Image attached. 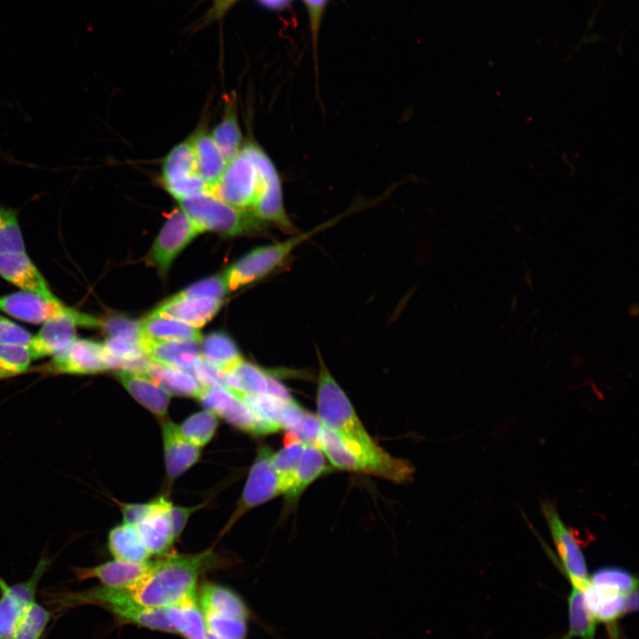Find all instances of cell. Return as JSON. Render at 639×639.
I'll return each mask as SVG.
<instances>
[{"mask_svg": "<svg viewBox=\"0 0 639 639\" xmlns=\"http://www.w3.org/2000/svg\"><path fill=\"white\" fill-rule=\"evenodd\" d=\"M211 548L193 555H164L153 561L146 575L134 586L125 588L139 604L164 608L197 594L198 579L217 566Z\"/></svg>", "mask_w": 639, "mask_h": 639, "instance_id": "1", "label": "cell"}, {"mask_svg": "<svg viewBox=\"0 0 639 639\" xmlns=\"http://www.w3.org/2000/svg\"><path fill=\"white\" fill-rule=\"evenodd\" d=\"M318 446L336 469L380 477L398 484H406L413 479L412 463L389 454L375 440H350L322 427Z\"/></svg>", "mask_w": 639, "mask_h": 639, "instance_id": "2", "label": "cell"}, {"mask_svg": "<svg viewBox=\"0 0 639 639\" xmlns=\"http://www.w3.org/2000/svg\"><path fill=\"white\" fill-rule=\"evenodd\" d=\"M361 206V203H355L338 216L306 232L296 233L282 241L250 250L224 272L230 290L237 289L264 278L282 264L296 247L315 234L335 225Z\"/></svg>", "mask_w": 639, "mask_h": 639, "instance_id": "3", "label": "cell"}, {"mask_svg": "<svg viewBox=\"0 0 639 639\" xmlns=\"http://www.w3.org/2000/svg\"><path fill=\"white\" fill-rule=\"evenodd\" d=\"M319 375L316 391L317 417L325 429L338 436L361 442H372L348 396L325 363L319 349Z\"/></svg>", "mask_w": 639, "mask_h": 639, "instance_id": "4", "label": "cell"}, {"mask_svg": "<svg viewBox=\"0 0 639 639\" xmlns=\"http://www.w3.org/2000/svg\"><path fill=\"white\" fill-rule=\"evenodd\" d=\"M178 202L202 233L214 232L234 237L258 233L265 226L250 211L226 203L211 191L199 193Z\"/></svg>", "mask_w": 639, "mask_h": 639, "instance_id": "5", "label": "cell"}, {"mask_svg": "<svg viewBox=\"0 0 639 639\" xmlns=\"http://www.w3.org/2000/svg\"><path fill=\"white\" fill-rule=\"evenodd\" d=\"M72 606L98 604L110 611L122 621L153 630L174 633L165 608L146 607L135 602L125 588L96 587L87 590L69 592Z\"/></svg>", "mask_w": 639, "mask_h": 639, "instance_id": "6", "label": "cell"}, {"mask_svg": "<svg viewBox=\"0 0 639 639\" xmlns=\"http://www.w3.org/2000/svg\"><path fill=\"white\" fill-rule=\"evenodd\" d=\"M261 189V173L243 145L241 152L227 163L219 181L210 191L226 203L251 212L260 197Z\"/></svg>", "mask_w": 639, "mask_h": 639, "instance_id": "7", "label": "cell"}, {"mask_svg": "<svg viewBox=\"0 0 639 639\" xmlns=\"http://www.w3.org/2000/svg\"><path fill=\"white\" fill-rule=\"evenodd\" d=\"M244 146L255 160L262 177L260 197L252 214L265 225L271 224L295 234L297 230L285 209L282 183L275 164L257 143L248 141Z\"/></svg>", "mask_w": 639, "mask_h": 639, "instance_id": "8", "label": "cell"}, {"mask_svg": "<svg viewBox=\"0 0 639 639\" xmlns=\"http://www.w3.org/2000/svg\"><path fill=\"white\" fill-rule=\"evenodd\" d=\"M100 327V319L64 305L47 319L27 345L32 360L53 357L77 339V327Z\"/></svg>", "mask_w": 639, "mask_h": 639, "instance_id": "9", "label": "cell"}, {"mask_svg": "<svg viewBox=\"0 0 639 639\" xmlns=\"http://www.w3.org/2000/svg\"><path fill=\"white\" fill-rule=\"evenodd\" d=\"M273 451L258 447L237 506L225 526L226 532L245 513L282 494L280 481L272 464Z\"/></svg>", "mask_w": 639, "mask_h": 639, "instance_id": "10", "label": "cell"}, {"mask_svg": "<svg viewBox=\"0 0 639 639\" xmlns=\"http://www.w3.org/2000/svg\"><path fill=\"white\" fill-rule=\"evenodd\" d=\"M161 170L163 188L178 201L209 191L198 174L189 139L170 149L162 161Z\"/></svg>", "mask_w": 639, "mask_h": 639, "instance_id": "11", "label": "cell"}, {"mask_svg": "<svg viewBox=\"0 0 639 639\" xmlns=\"http://www.w3.org/2000/svg\"><path fill=\"white\" fill-rule=\"evenodd\" d=\"M110 369L103 343L76 339L51 359L35 368L43 375H86Z\"/></svg>", "mask_w": 639, "mask_h": 639, "instance_id": "12", "label": "cell"}, {"mask_svg": "<svg viewBox=\"0 0 639 639\" xmlns=\"http://www.w3.org/2000/svg\"><path fill=\"white\" fill-rule=\"evenodd\" d=\"M51 559L43 556L33 574L25 581L7 584L0 578V639H12L28 608L36 602L39 580Z\"/></svg>", "mask_w": 639, "mask_h": 639, "instance_id": "13", "label": "cell"}, {"mask_svg": "<svg viewBox=\"0 0 639 639\" xmlns=\"http://www.w3.org/2000/svg\"><path fill=\"white\" fill-rule=\"evenodd\" d=\"M202 232L178 207L169 215L147 256L148 263L164 276L174 259Z\"/></svg>", "mask_w": 639, "mask_h": 639, "instance_id": "14", "label": "cell"}, {"mask_svg": "<svg viewBox=\"0 0 639 639\" xmlns=\"http://www.w3.org/2000/svg\"><path fill=\"white\" fill-rule=\"evenodd\" d=\"M541 509L554 544L561 559V566L572 586L582 589L588 582L584 554L572 532L560 518L555 506L542 502Z\"/></svg>", "mask_w": 639, "mask_h": 639, "instance_id": "15", "label": "cell"}, {"mask_svg": "<svg viewBox=\"0 0 639 639\" xmlns=\"http://www.w3.org/2000/svg\"><path fill=\"white\" fill-rule=\"evenodd\" d=\"M0 277L20 290L31 292L49 301H59L26 252L1 253Z\"/></svg>", "mask_w": 639, "mask_h": 639, "instance_id": "16", "label": "cell"}, {"mask_svg": "<svg viewBox=\"0 0 639 639\" xmlns=\"http://www.w3.org/2000/svg\"><path fill=\"white\" fill-rule=\"evenodd\" d=\"M201 342L141 338L145 355L153 362L193 373L202 359Z\"/></svg>", "mask_w": 639, "mask_h": 639, "instance_id": "17", "label": "cell"}, {"mask_svg": "<svg viewBox=\"0 0 639 639\" xmlns=\"http://www.w3.org/2000/svg\"><path fill=\"white\" fill-rule=\"evenodd\" d=\"M152 564L149 560L134 563L114 559L93 567H76L74 573L80 581L96 579L103 587L130 588L146 575Z\"/></svg>", "mask_w": 639, "mask_h": 639, "instance_id": "18", "label": "cell"}, {"mask_svg": "<svg viewBox=\"0 0 639 639\" xmlns=\"http://www.w3.org/2000/svg\"><path fill=\"white\" fill-rule=\"evenodd\" d=\"M162 436L167 478L173 482L201 457V448L187 440L178 425L170 421L162 422Z\"/></svg>", "mask_w": 639, "mask_h": 639, "instance_id": "19", "label": "cell"}, {"mask_svg": "<svg viewBox=\"0 0 639 639\" xmlns=\"http://www.w3.org/2000/svg\"><path fill=\"white\" fill-rule=\"evenodd\" d=\"M581 591L586 606L597 623L612 624L626 612L637 608V589L620 594L596 588L588 580Z\"/></svg>", "mask_w": 639, "mask_h": 639, "instance_id": "20", "label": "cell"}, {"mask_svg": "<svg viewBox=\"0 0 639 639\" xmlns=\"http://www.w3.org/2000/svg\"><path fill=\"white\" fill-rule=\"evenodd\" d=\"M222 300L184 296L178 293L162 302L154 312L174 318L195 328L208 323L218 312Z\"/></svg>", "mask_w": 639, "mask_h": 639, "instance_id": "21", "label": "cell"}, {"mask_svg": "<svg viewBox=\"0 0 639 639\" xmlns=\"http://www.w3.org/2000/svg\"><path fill=\"white\" fill-rule=\"evenodd\" d=\"M114 375L140 405L159 418L166 416L170 394L154 379L143 373L126 370H115Z\"/></svg>", "mask_w": 639, "mask_h": 639, "instance_id": "22", "label": "cell"}, {"mask_svg": "<svg viewBox=\"0 0 639 639\" xmlns=\"http://www.w3.org/2000/svg\"><path fill=\"white\" fill-rule=\"evenodd\" d=\"M64 305L60 300L49 301L24 290L0 296L1 312L33 324L43 323Z\"/></svg>", "mask_w": 639, "mask_h": 639, "instance_id": "23", "label": "cell"}, {"mask_svg": "<svg viewBox=\"0 0 639 639\" xmlns=\"http://www.w3.org/2000/svg\"><path fill=\"white\" fill-rule=\"evenodd\" d=\"M198 174L206 183L209 191L222 177L228 162L212 138L204 130H197L189 138Z\"/></svg>", "mask_w": 639, "mask_h": 639, "instance_id": "24", "label": "cell"}, {"mask_svg": "<svg viewBox=\"0 0 639 639\" xmlns=\"http://www.w3.org/2000/svg\"><path fill=\"white\" fill-rule=\"evenodd\" d=\"M198 600L203 614L248 620V611L244 602L225 587L205 583Z\"/></svg>", "mask_w": 639, "mask_h": 639, "instance_id": "25", "label": "cell"}, {"mask_svg": "<svg viewBox=\"0 0 639 639\" xmlns=\"http://www.w3.org/2000/svg\"><path fill=\"white\" fill-rule=\"evenodd\" d=\"M171 505L156 510L135 525L150 555H166L176 540L170 517Z\"/></svg>", "mask_w": 639, "mask_h": 639, "instance_id": "26", "label": "cell"}, {"mask_svg": "<svg viewBox=\"0 0 639 639\" xmlns=\"http://www.w3.org/2000/svg\"><path fill=\"white\" fill-rule=\"evenodd\" d=\"M164 608L174 633L185 639H206L207 628L197 594Z\"/></svg>", "mask_w": 639, "mask_h": 639, "instance_id": "27", "label": "cell"}, {"mask_svg": "<svg viewBox=\"0 0 639 639\" xmlns=\"http://www.w3.org/2000/svg\"><path fill=\"white\" fill-rule=\"evenodd\" d=\"M140 333L153 340H202L198 328L154 311L140 321Z\"/></svg>", "mask_w": 639, "mask_h": 639, "instance_id": "28", "label": "cell"}, {"mask_svg": "<svg viewBox=\"0 0 639 639\" xmlns=\"http://www.w3.org/2000/svg\"><path fill=\"white\" fill-rule=\"evenodd\" d=\"M145 374L154 379L170 394L173 395L196 398L204 387L193 373L151 360Z\"/></svg>", "mask_w": 639, "mask_h": 639, "instance_id": "29", "label": "cell"}, {"mask_svg": "<svg viewBox=\"0 0 639 639\" xmlns=\"http://www.w3.org/2000/svg\"><path fill=\"white\" fill-rule=\"evenodd\" d=\"M107 547L114 558L117 560L143 563L148 561L151 556L136 527L124 523L110 530Z\"/></svg>", "mask_w": 639, "mask_h": 639, "instance_id": "30", "label": "cell"}, {"mask_svg": "<svg viewBox=\"0 0 639 639\" xmlns=\"http://www.w3.org/2000/svg\"><path fill=\"white\" fill-rule=\"evenodd\" d=\"M329 470L327 458L319 446L304 444L293 486L286 495L287 499L296 500L313 481Z\"/></svg>", "mask_w": 639, "mask_h": 639, "instance_id": "31", "label": "cell"}, {"mask_svg": "<svg viewBox=\"0 0 639 639\" xmlns=\"http://www.w3.org/2000/svg\"><path fill=\"white\" fill-rule=\"evenodd\" d=\"M275 380L265 371L243 359L225 372V381L231 389L248 393L270 394Z\"/></svg>", "mask_w": 639, "mask_h": 639, "instance_id": "32", "label": "cell"}, {"mask_svg": "<svg viewBox=\"0 0 639 639\" xmlns=\"http://www.w3.org/2000/svg\"><path fill=\"white\" fill-rule=\"evenodd\" d=\"M201 341L202 359L224 373L229 371L242 359L235 343L226 334L211 333Z\"/></svg>", "mask_w": 639, "mask_h": 639, "instance_id": "33", "label": "cell"}, {"mask_svg": "<svg viewBox=\"0 0 639 639\" xmlns=\"http://www.w3.org/2000/svg\"><path fill=\"white\" fill-rule=\"evenodd\" d=\"M569 627L563 639H595L597 622L584 602L580 588L572 586L568 596Z\"/></svg>", "mask_w": 639, "mask_h": 639, "instance_id": "34", "label": "cell"}, {"mask_svg": "<svg viewBox=\"0 0 639 639\" xmlns=\"http://www.w3.org/2000/svg\"><path fill=\"white\" fill-rule=\"evenodd\" d=\"M210 135L228 162L241 152L242 136L235 105L226 106L223 117Z\"/></svg>", "mask_w": 639, "mask_h": 639, "instance_id": "35", "label": "cell"}, {"mask_svg": "<svg viewBox=\"0 0 639 639\" xmlns=\"http://www.w3.org/2000/svg\"><path fill=\"white\" fill-rule=\"evenodd\" d=\"M217 426L218 416L205 409L187 417L178 425V429L187 440L201 448L212 439Z\"/></svg>", "mask_w": 639, "mask_h": 639, "instance_id": "36", "label": "cell"}, {"mask_svg": "<svg viewBox=\"0 0 639 639\" xmlns=\"http://www.w3.org/2000/svg\"><path fill=\"white\" fill-rule=\"evenodd\" d=\"M589 583L596 588L629 594L637 589V579L627 570L615 566L597 569L589 576Z\"/></svg>", "mask_w": 639, "mask_h": 639, "instance_id": "37", "label": "cell"}, {"mask_svg": "<svg viewBox=\"0 0 639 639\" xmlns=\"http://www.w3.org/2000/svg\"><path fill=\"white\" fill-rule=\"evenodd\" d=\"M304 445L302 442L287 445L272 454V464L280 481L282 494L285 496L293 486Z\"/></svg>", "mask_w": 639, "mask_h": 639, "instance_id": "38", "label": "cell"}, {"mask_svg": "<svg viewBox=\"0 0 639 639\" xmlns=\"http://www.w3.org/2000/svg\"><path fill=\"white\" fill-rule=\"evenodd\" d=\"M26 247L18 218V212L0 206V254L24 253Z\"/></svg>", "mask_w": 639, "mask_h": 639, "instance_id": "39", "label": "cell"}, {"mask_svg": "<svg viewBox=\"0 0 639 639\" xmlns=\"http://www.w3.org/2000/svg\"><path fill=\"white\" fill-rule=\"evenodd\" d=\"M31 361L27 346L0 343V381L25 373Z\"/></svg>", "mask_w": 639, "mask_h": 639, "instance_id": "40", "label": "cell"}, {"mask_svg": "<svg viewBox=\"0 0 639 639\" xmlns=\"http://www.w3.org/2000/svg\"><path fill=\"white\" fill-rule=\"evenodd\" d=\"M51 619V612L35 602L22 618L12 639H41Z\"/></svg>", "mask_w": 639, "mask_h": 639, "instance_id": "41", "label": "cell"}, {"mask_svg": "<svg viewBox=\"0 0 639 639\" xmlns=\"http://www.w3.org/2000/svg\"><path fill=\"white\" fill-rule=\"evenodd\" d=\"M203 614V613H202ZM207 631L219 639H245L247 620L203 614Z\"/></svg>", "mask_w": 639, "mask_h": 639, "instance_id": "42", "label": "cell"}, {"mask_svg": "<svg viewBox=\"0 0 639 639\" xmlns=\"http://www.w3.org/2000/svg\"><path fill=\"white\" fill-rule=\"evenodd\" d=\"M100 327L107 334L108 337L140 343V321L122 315H111L100 319Z\"/></svg>", "mask_w": 639, "mask_h": 639, "instance_id": "43", "label": "cell"}, {"mask_svg": "<svg viewBox=\"0 0 639 639\" xmlns=\"http://www.w3.org/2000/svg\"><path fill=\"white\" fill-rule=\"evenodd\" d=\"M230 291L227 280L223 272L201 280L178 294L184 296L210 297L222 300Z\"/></svg>", "mask_w": 639, "mask_h": 639, "instance_id": "44", "label": "cell"}, {"mask_svg": "<svg viewBox=\"0 0 639 639\" xmlns=\"http://www.w3.org/2000/svg\"><path fill=\"white\" fill-rule=\"evenodd\" d=\"M115 502L120 507L123 523L134 526L156 510L171 504V501L163 495L143 503H127L117 501Z\"/></svg>", "mask_w": 639, "mask_h": 639, "instance_id": "45", "label": "cell"}, {"mask_svg": "<svg viewBox=\"0 0 639 639\" xmlns=\"http://www.w3.org/2000/svg\"><path fill=\"white\" fill-rule=\"evenodd\" d=\"M321 428L318 417L306 412L300 422L288 431L294 433L303 444L318 446Z\"/></svg>", "mask_w": 639, "mask_h": 639, "instance_id": "46", "label": "cell"}, {"mask_svg": "<svg viewBox=\"0 0 639 639\" xmlns=\"http://www.w3.org/2000/svg\"><path fill=\"white\" fill-rule=\"evenodd\" d=\"M32 336L27 329L0 315V343L27 346Z\"/></svg>", "mask_w": 639, "mask_h": 639, "instance_id": "47", "label": "cell"}, {"mask_svg": "<svg viewBox=\"0 0 639 639\" xmlns=\"http://www.w3.org/2000/svg\"><path fill=\"white\" fill-rule=\"evenodd\" d=\"M193 374L203 386L217 387L229 391L231 390V388L225 381V373L212 367L203 359L196 367Z\"/></svg>", "mask_w": 639, "mask_h": 639, "instance_id": "48", "label": "cell"}, {"mask_svg": "<svg viewBox=\"0 0 639 639\" xmlns=\"http://www.w3.org/2000/svg\"><path fill=\"white\" fill-rule=\"evenodd\" d=\"M203 507V504L183 507L171 505L170 509V517L173 527L174 535L177 538L180 536L185 529L191 515Z\"/></svg>", "mask_w": 639, "mask_h": 639, "instance_id": "49", "label": "cell"}, {"mask_svg": "<svg viewBox=\"0 0 639 639\" xmlns=\"http://www.w3.org/2000/svg\"><path fill=\"white\" fill-rule=\"evenodd\" d=\"M309 11L312 26L314 33L319 28L320 17L326 7L327 0H304Z\"/></svg>", "mask_w": 639, "mask_h": 639, "instance_id": "50", "label": "cell"}, {"mask_svg": "<svg viewBox=\"0 0 639 639\" xmlns=\"http://www.w3.org/2000/svg\"><path fill=\"white\" fill-rule=\"evenodd\" d=\"M206 639H219V638L216 637L214 635H212L211 633L207 631Z\"/></svg>", "mask_w": 639, "mask_h": 639, "instance_id": "51", "label": "cell"}, {"mask_svg": "<svg viewBox=\"0 0 639 639\" xmlns=\"http://www.w3.org/2000/svg\"><path fill=\"white\" fill-rule=\"evenodd\" d=\"M219 1H220V2L227 3V1H229V0H219Z\"/></svg>", "mask_w": 639, "mask_h": 639, "instance_id": "52", "label": "cell"}]
</instances>
